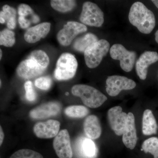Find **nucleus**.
I'll list each match as a JSON object with an SVG mask.
<instances>
[{
	"label": "nucleus",
	"instance_id": "obj_1",
	"mask_svg": "<svg viewBox=\"0 0 158 158\" xmlns=\"http://www.w3.org/2000/svg\"><path fill=\"white\" fill-rule=\"evenodd\" d=\"M128 18L131 23L142 34H150L155 27L153 12L141 2H136L132 5Z\"/></svg>",
	"mask_w": 158,
	"mask_h": 158
},
{
	"label": "nucleus",
	"instance_id": "obj_2",
	"mask_svg": "<svg viewBox=\"0 0 158 158\" xmlns=\"http://www.w3.org/2000/svg\"><path fill=\"white\" fill-rule=\"evenodd\" d=\"M71 92L73 95L81 99L83 103L89 108H98L108 99L99 90L87 85H74L72 88Z\"/></svg>",
	"mask_w": 158,
	"mask_h": 158
},
{
	"label": "nucleus",
	"instance_id": "obj_3",
	"mask_svg": "<svg viewBox=\"0 0 158 158\" xmlns=\"http://www.w3.org/2000/svg\"><path fill=\"white\" fill-rule=\"evenodd\" d=\"M77 67V61L74 56L69 53H64L57 61L54 76L58 81L70 80L75 75Z\"/></svg>",
	"mask_w": 158,
	"mask_h": 158
},
{
	"label": "nucleus",
	"instance_id": "obj_4",
	"mask_svg": "<svg viewBox=\"0 0 158 158\" xmlns=\"http://www.w3.org/2000/svg\"><path fill=\"white\" fill-rule=\"evenodd\" d=\"M110 48V43L104 39L98 40L88 47L84 52L85 63L88 68L94 69L98 66Z\"/></svg>",
	"mask_w": 158,
	"mask_h": 158
},
{
	"label": "nucleus",
	"instance_id": "obj_5",
	"mask_svg": "<svg viewBox=\"0 0 158 158\" xmlns=\"http://www.w3.org/2000/svg\"><path fill=\"white\" fill-rule=\"evenodd\" d=\"M80 20L83 24L99 27L104 21V13L96 4L85 2L83 5Z\"/></svg>",
	"mask_w": 158,
	"mask_h": 158
},
{
	"label": "nucleus",
	"instance_id": "obj_6",
	"mask_svg": "<svg viewBox=\"0 0 158 158\" xmlns=\"http://www.w3.org/2000/svg\"><path fill=\"white\" fill-rule=\"evenodd\" d=\"M111 58L120 61V67L126 72L132 70L135 62L136 53L134 51H128L121 44H114L110 49Z\"/></svg>",
	"mask_w": 158,
	"mask_h": 158
},
{
	"label": "nucleus",
	"instance_id": "obj_7",
	"mask_svg": "<svg viewBox=\"0 0 158 158\" xmlns=\"http://www.w3.org/2000/svg\"><path fill=\"white\" fill-rule=\"evenodd\" d=\"M87 31V27L83 24L77 22H68L58 32L57 40L61 45L68 46L77 36Z\"/></svg>",
	"mask_w": 158,
	"mask_h": 158
},
{
	"label": "nucleus",
	"instance_id": "obj_8",
	"mask_svg": "<svg viewBox=\"0 0 158 158\" xmlns=\"http://www.w3.org/2000/svg\"><path fill=\"white\" fill-rule=\"evenodd\" d=\"M107 93L110 96L118 95L123 90H132L135 88V82L125 77L114 75L108 77L106 81Z\"/></svg>",
	"mask_w": 158,
	"mask_h": 158
},
{
	"label": "nucleus",
	"instance_id": "obj_9",
	"mask_svg": "<svg viewBox=\"0 0 158 158\" xmlns=\"http://www.w3.org/2000/svg\"><path fill=\"white\" fill-rule=\"evenodd\" d=\"M53 148L59 158H72L73 154L70 136L67 130H62L55 137Z\"/></svg>",
	"mask_w": 158,
	"mask_h": 158
},
{
	"label": "nucleus",
	"instance_id": "obj_10",
	"mask_svg": "<svg viewBox=\"0 0 158 158\" xmlns=\"http://www.w3.org/2000/svg\"><path fill=\"white\" fill-rule=\"evenodd\" d=\"M107 116L111 129L117 135H122L127 121V114L123 112L121 107L117 106L108 110Z\"/></svg>",
	"mask_w": 158,
	"mask_h": 158
},
{
	"label": "nucleus",
	"instance_id": "obj_11",
	"mask_svg": "<svg viewBox=\"0 0 158 158\" xmlns=\"http://www.w3.org/2000/svg\"><path fill=\"white\" fill-rule=\"evenodd\" d=\"M46 69L43 68L34 59H28L22 61L16 69L18 75L22 78L30 79L39 77L45 72Z\"/></svg>",
	"mask_w": 158,
	"mask_h": 158
},
{
	"label": "nucleus",
	"instance_id": "obj_12",
	"mask_svg": "<svg viewBox=\"0 0 158 158\" xmlns=\"http://www.w3.org/2000/svg\"><path fill=\"white\" fill-rule=\"evenodd\" d=\"M60 122L54 119H49L44 122H38L34 126V134L40 138H51L56 137L59 133Z\"/></svg>",
	"mask_w": 158,
	"mask_h": 158
},
{
	"label": "nucleus",
	"instance_id": "obj_13",
	"mask_svg": "<svg viewBox=\"0 0 158 158\" xmlns=\"http://www.w3.org/2000/svg\"><path fill=\"white\" fill-rule=\"evenodd\" d=\"M61 105L58 102H50L38 106L30 112L31 118L41 119L57 116L60 113Z\"/></svg>",
	"mask_w": 158,
	"mask_h": 158
},
{
	"label": "nucleus",
	"instance_id": "obj_14",
	"mask_svg": "<svg viewBox=\"0 0 158 158\" xmlns=\"http://www.w3.org/2000/svg\"><path fill=\"white\" fill-rule=\"evenodd\" d=\"M158 61V54L157 52L146 51L141 54L136 63V73L139 77L142 80L146 79L148 67Z\"/></svg>",
	"mask_w": 158,
	"mask_h": 158
},
{
	"label": "nucleus",
	"instance_id": "obj_15",
	"mask_svg": "<svg viewBox=\"0 0 158 158\" xmlns=\"http://www.w3.org/2000/svg\"><path fill=\"white\" fill-rule=\"evenodd\" d=\"M122 135L123 142L126 147L131 150L134 149L137 144L138 138L135 116L132 113L127 114V121Z\"/></svg>",
	"mask_w": 158,
	"mask_h": 158
},
{
	"label": "nucleus",
	"instance_id": "obj_16",
	"mask_svg": "<svg viewBox=\"0 0 158 158\" xmlns=\"http://www.w3.org/2000/svg\"><path fill=\"white\" fill-rule=\"evenodd\" d=\"M50 23L45 22L28 29L24 35L25 40L29 43L33 44L45 38L50 31Z\"/></svg>",
	"mask_w": 158,
	"mask_h": 158
},
{
	"label": "nucleus",
	"instance_id": "obj_17",
	"mask_svg": "<svg viewBox=\"0 0 158 158\" xmlns=\"http://www.w3.org/2000/svg\"><path fill=\"white\" fill-rule=\"evenodd\" d=\"M84 129L86 135L90 139L94 140L99 138L102 134V128L97 116L90 115L85 118Z\"/></svg>",
	"mask_w": 158,
	"mask_h": 158
},
{
	"label": "nucleus",
	"instance_id": "obj_18",
	"mask_svg": "<svg viewBox=\"0 0 158 158\" xmlns=\"http://www.w3.org/2000/svg\"><path fill=\"white\" fill-rule=\"evenodd\" d=\"M158 126L152 111L146 110L143 113L142 118V132L145 135H155L157 131Z\"/></svg>",
	"mask_w": 158,
	"mask_h": 158
},
{
	"label": "nucleus",
	"instance_id": "obj_19",
	"mask_svg": "<svg viewBox=\"0 0 158 158\" xmlns=\"http://www.w3.org/2000/svg\"><path fill=\"white\" fill-rule=\"evenodd\" d=\"M16 10L14 8L6 5L3 6L2 11L0 12V23H6L7 27L10 30H13L16 27Z\"/></svg>",
	"mask_w": 158,
	"mask_h": 158
},
{
	"label": "nucleus",
	"instance_id": "obj_20",
	"mask_svg": "<svg viewBox=\"0 0 158 158\" xmlns=\"http://www.w3.org/2000/svg\"><path fill=\"white\" fill-rule=\"evenodd\" d=\"M79 152L80 155L85 158H95L97 154L95 144L91 139L84 138L79 142Z\"/></svg>",
	"mask_w": 158,
	"mask_h": 158
},
{
	"label": "nucleus",
	"instance_id": "obj_21",
	"mask_svg": "<svg viewBox=\"0 0 158 158\" xmlns=\"http://www.w3.org/2000/svg\"><path fill=\"white\" fill-rule=\"evenodd\" d=\"M98 40V38L95 34L88 33L75 41L73 48L78 52L84 53L88 47Z\"/></svg>",
	"mask_w": 158,
	"mask_h": 158
},
{
	"label": "nucleus",
	"instance_id": "obj_22",
	"mask_svg": "<svg viewBox=\"0 0 158 158\" xmlns=\"http://www.w3.org/2000/svg\"><path fill=\"white\" fill-rule=\"evenodd\" d=\"M75 1L72 0H52L51 1L52 8L56 11L61 12L71 11L76 6Z\"/></svg>",
	"mask_w": 158,
	"mask_h": 158
},
{
	"label": "nucleus",
	"instance_id": "obj_23",
	"mask_svg": "<svg viewBox=\"0 0 158 158\" xmlns=\"http://www.w3.org/2000/svg\"><path fill=\"white\" fill-rule=\"evenodd\" d=\"M65 115L73 118H81L89 114L88 108L83 106H71L67 107L64 111Z\"/></svg>",
	"mask_w": 158,
	"mask_h": 158
},
{
	"label": "nucleus",
	"instance_id": "obj_24",
	"mask_svg": "<svg viewBox=\"0 0 158 158\" xmlns=\"http://www.w3.org/2000/svg\"><path fill=\"white\" fill-rule=\"evenodd\" d=\"M141 148L144 152L151 154L154 158H158V138L152 137L145 140Z\"/></svg>",
	"mask_w": 158,
	"mask_h": 158
},
{
	"label": "nucleus",
	"instance_id": "obj_25",
	"mask_svg": "<svg viewBox=\"0 0 158 158\" xmlns=\"http://www.w3.org/2000/svg\"><path fill=\"white\" fill-rule=\"evenodd\" d=\"M15 34L9 29H4L0 33V45L11 47L15 42Z\"/></svg>",
	"mask_w": 158,
	"mask_h": 158
},
{
	"label": "nucleus",
	"instance_id": "obj_26",
	"mask_svg": "<svg viewBox=\"0 0 158 158\" xmlns=\"http://www.w3.org/2000/svg\"><path fill=\"white\" fill-rule=\"evenodd\" d=\"M28 58L34 59L44 68L47 69L49 64V58L47 54L43 51H33L30 54Z\"/></svg>",
	"mask_w": 158,
	"mask_h": 158
},
{
	"label": "nucleus",
	"instance_id": "obj_27",
	"mask_svg": "<svg viewBox=\"0 0 158 158\" xmlns=\"http://www.w3.org/2000/svg\"><path fill=\"white\" fill-rule=\"evenodd\" d=\"M10 158H44L39 153L32 150L22 149L13 153Z\"/></svg>",
	"mask_w": 158,
	"mask_h": 158
},
{
	"label": "nucleus",
	"instance_id": "obj_28",
	"mask_svg": "<svg viewBox=\"0 0 158 158\" xmlns=\"http://www.w3.org/2000/svg\"><path fill=\"white\" fill-rule=\"evenodd\" d=\"M52 85V79L49 77H40L35 81V86L42 90H48Z\"/></svg>",
	"mask_w": 158,
	"mask_h": 158
},
{
	"label": "nucleus",
	"instance_id": "obj_29",
	"mask_svg": "<svg viewBox=\"0 0 158 158\" xmlns=\"http://www.w3.org/2000/svg\"><path fill=\"white\" fill-rule=\"evenodd\" d=\"M26 91V98L29 102H34L37 98V94L33 88V84L31 81H27L24 84Z\"/></svg>",
	"mask_w": 158,
	"mask_h": 158
},
{
	"label": "nucleus",
	"instance_id": "obj_30",
	"mask_svg": "<svg viewBox=\"0 0 158 158\" xmlns=\"http://www.w3.org/2000/svg\"><path fill=\"white\" fill-rule=\"evenodd\" d=\"M18 14L20 16L26 18L29 15L33 16L35 15L32 8L27 4H22L18 7Z\"/></svg>",
	"mask_w": 158,
	"mask_h": 158
},
{
	"label": "nucleus",
	"instance_id": "obj_31",
	"mask_svg": "<svg viewBox=\"0 0 158 158\" xmlns=\"http://www.w3.org/2000/svg\"><path fill=\"white\" fill-rule=\"evenodd\" d=\"M19 23L21 27L23 29H26L29 27L31 24V22L29 20L26 19L23 16H20L19 17Z\"/></svg>",
	"mask_w": 158,
	"mask_h": 158
},
{
	"label": "nucleus",
	"instance_id": "obj_32",
	"mask_svg": "<svg viewBox=\"0 0 158 158\" xmlns=\"http://www.w3.org/2000/svg\"><path fill=\"white\" fill-rule=\"evenodd\" d=\"M4 137H5V135H4L2 128V126H0V145H2L3 143Z\"/></svg>",
	"mask_w": 158,
	"mask_h": 158
},
{
	"label": "nucleus",
	"instance_id": "obj_33",
	"mask_svg": "<svg viewBox=\"0 0 158 158\" xmlns=\"http://www.w3.org/2000/svg\"><path fill=\"white\" fill-rule=\"evenodd\" d=\"M152 2L153 3V4L155 5L156 7L158 9V0H153V1H152Z\"/></svg>",
	"mask_w": 158,
	"mask_h": 158
},
{
	"label": "nucleus",
	"instance_id": "obj_34",
	"mask_svg": "<svg viewBox=\"0 0 158 158\" xmlns=\"http://www.w3.org/2000/svg\"><path fill=\"white\" fill-rule=\"evenodd\" d=\"M155 40L156 42L158 44V30L156 32L155 34Z\"/></svg>",
	"mask_w": 158,
	"mask_h": 158
},
{
	"label": "nucleus",
	"instance_id": "obj_35",
	"mask_svg": "<svg viewBox=\"0 0 158 158\" xmlns=\"http://www.w3.org/2000/svg\"><path fill=\"white\" fill-rule=\"evenodd\" d=\"M0 52H1V54H0V59H2V50H0Z\"/></svg>",
	"mask_w": 158,
	"mask_h": 158
},
{
	"label": "nucleus",
	"instance_id": "obj_36",
	"mask_svg": "<svg viewBox=\"0 0 158 158\" xmlns=\"http://www.w3.org/2000/svg\"><path fill=\"white\" fill-rule=\"evenodd\" d=\"M0 84H1V87L2 86V81L1 80V83H0Z\"/></svg>",
	"mask_w": 158,
	"mask_h": 158
}]
</instances>
